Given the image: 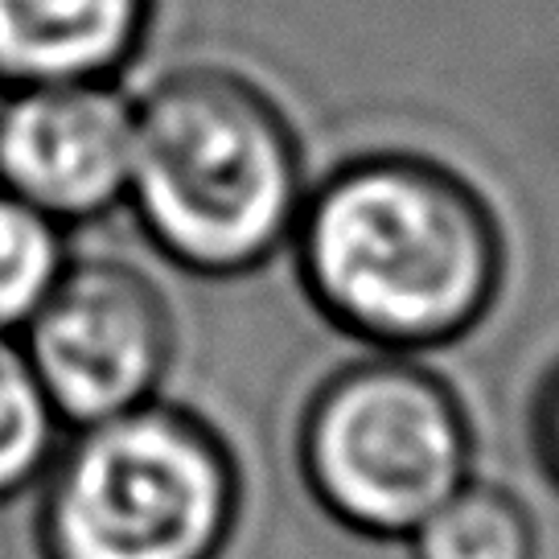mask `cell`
<instances>
[{"instance_id":"cell-1","label":"cell","mask_w":559,"mask_h":559,"mask_svg":"<svg viewBox=\"0 0 559 559\" xmlns=\"http://www.w3.org/2000/svg\"><path fill=\"white\" fill-rule=\"evenodd\" d=\"M305 297L370 354L428 358L498 305L507 235L469 177L419 153H362L309 190L293 235Z\"/></svg>"},{"instance_id":"cell-2","label":"cell","mask_w":559,"mask_h":559,"mask_svg":"<svg viewBox=\"0 0 559 559\" xmlns=\"http://www.w3.org/2000/svg\"><path fill=\"white\" fill-rule=\"evenodd\" d=\"M309 190L293 120L239 70H169L136 99L123 206L144 239L193 276L267 267L293 247Z\"/></svg>"},{"instance_id":"cell-3","label":"cell","mask_w":559,"mask_h":559,"mask_svg":"<svg viewBox=\"0 0 559 559\" xmlns=\"http://www.w3.org/2000/svg\"><path fill=\"white\" fill-rule=\"evenodd\" d=\"M243 469L202 412L157 400L67 432L37 486L41 559H223Z\"/></svg>"},{"instance_id":"cell-4","label":"cell","mask_w":559,"mask_h":559,"mask_svg":"<svg viewBox=\"0 0 559 559\" xmlns=\"http://www.w3.org/2000/svg\"><path fill=\"white\" fill-rule=\"evenodd\" d=\"M297 473L342 531L407 543L473 481L469 412L419 358H354L300 407Z\"/></svg>"},{"instance_id":"cell-5","label":"cell","mask_w":559,"mask_h":559,"mask_svg":"<svg viewBox=\"0 0 559 559\" xmlns=\"http://www.w3.org/2000/svg\"><path fill=\"white\" fill-rule=\"evenodd\" d=\"M21 346L62 428H91L160 400L177 321L157 280L116 255H79Z\"/></svg>"},{"instance_id":"cell-6","label":"cell","mask_w":559,"mask_h":559,"mask_svg":"<svg viewBox=\"0 0 559 559\" xmlns=\"http://www.w3.org/2000/svg\"><path fill=\"white\" fill-rule=\"evenodd\" d=\"M136 99L120 83H70L0 95V190L58 227L128 202Z\"/></svg>"},{"instance_id":"cell-7","label":"cell","mask_w":559,"mask_h":559,"mask_svg":"<svg viewBox=\"0 0 559 559\" xmlns=\"http://www.w3.org/2000/svg\"><path fill=\"white\" fill-rule=\"evenodd\" d=\"M153 13L157 0H0V95L116 83Z\"/></svg>"},{"instance_id":"cell-8","label":"cell","mask_w":559,"mask_h":559,"mask_svg":"<svg viewBox=\"0 0 559 559\" xmlns=\"http://www.w3.org/2000/svg\"><path fill=\"white\" fill-rule=\"evenodd\" d=\"M403 547L407 559H539V523L514 489L473 477Z\"/></svg>"},{"instance_id":"cell-9","label":"cell","mask_w":559,"mask_h":559,"mask_svg":"<svg viewBox=\"0 0 559 559\" xmlns=\"http://www.w3.org/2000/svg\"><path fill=\"white\" fill-rule=\"evenodd\" d=\"M67 440L21 337L0 333V507L41 486Z\"/></svg>"},{"instance_id":"cell-10","label":"cell","mask_w":559,"mask_h":559,"mask_svg":"<svg viewBox=\"0 0 559 559\" xmlns=\"http://www.w3.org/2000/svg\"><path fill=\"white\" fill-rule=\"evenodd\" d=\"M70 263L67 227L0 190V333L21 337L29 330Z\"/></svg>"},{"instance_id":"cell-11","label":"cell","mask_w":559,"mask_h":559,"mask_svg":"<svg viewBox=\"0 0 559 559\" xmlns=\"http://www.w3.org/2000/svg\"><path fill=\"white\" fill-rule=\"evenodd\" d=\"M526 432H531L535 469L559 493V362L547 370V379H543L535 400H531V424H526Z\"/></svg>"}]
</instances>
